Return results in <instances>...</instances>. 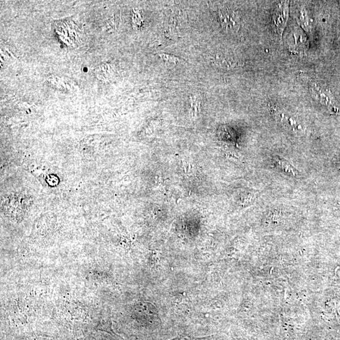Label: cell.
<instances>
[{
    "mask_svg": "<svg viewBox=\"0 0 340 340\" xmlns=\"http://www.w3.org/2000/svg\"><path fill=\"white\" fill-rule=\"evenodd\" d=\"M220 26L225 32H236L240 29V17L235 11L227 7H220L217 10Z\"/></svg>",
    "mask_w": 340,
    "mask_h": 340,
    "instance_id": "6da1fadb",
    "label": "cell"
},
{
    "mask_svg": "<svg viewBox=\"0 0 340 340\" xmlns=\"http://www.w3.org/2000/svg\"><path fill=\"white\" fill-rule=\"evenodd\" d=\"M288 1H281L276 5L272 16V27L279 37H282L288 17Z\"/></svg>",
    "mask_w": 340,
    "mask_h": 340,
    "instance_id": "7a4b0ae2",
    "label": "cell"
},
{
    "mask_svg": "<svg viewBox=\"0 0 340 340\" xmlns=\"http://www.w3.org/2000/svg\"><path fill=\"white\" fill-rule=\"evenodd\" d=\"M311 95L316 99L320 101L321 104L328 106V105L334 104L332 97H330L329 93L326 91L324 88L321 87L318 84L312 83L310 86Z\"/></svg>",
    "mask_w": 340,
    "mask_h": 340,
    "instance_id": "3957f363",
    "label": "cell"
},
{
    "mask_svg": "<svg viewBox=\"0 0 340 340\" xmlns=\"http://www.w3.org/2000/svg\"><path fill=\"white\" fill-rule=\"evenodd\" d=\"M215 62L220 67L231 69L237 67L238 62H236L233 58L227 56H217Z\"/></svg>",
    "mask_w": 340,
    "mask_h": 340,
    "instance_id": "277c9868",
    "label": "cell"
},
{
    "mask_svg": "<svg viewBox=\"0 0 340 340\" xmlns=\"http://www.w3.org/2000/svg\"><path fill=\"white\" fill-rule=\"evenodd\" d=\"M190 102H191V109L195 114H197L199 111V109H201L202 104V98L201 95L194 94L192 95L189 98ZM194 114V115H195Z\"/></svg>",
    "mask_w": 340,
    "mask_h": 340,
    "instance_id": "5b68a950",
    "label": "cell"
},
{
    "mask_svg": "<svg viewBox=\"0 0 340 340\" xmlns=\"http://www.w3.org/2000/svg\"><path fill=\"white\" fill-rule=\"evenodd\" d=\"M276 161L278 163V165L280 166L281 168H282L286 173L294 176L298 174L297 171L292 166L290 165V164L288 163L287 161L283 160V159H279L278 158L276 159Z\"/></svg>",
    "mask_w": 340,
    "mask_h": 340,
    "instance_id": "8992f818",
    "label": "cell"
},
{
    "mask_svg": "<svg viewBox=\"0 0 340 340\" xmlns=\"http://www.w3.org/2000/svg\"><path fill=\"white\" fill-rule=\"evenodd\" d=\"M299 22L301 23V26L304 29L308 30L309 29V20L308 15L304 9H301L299 11Z\"/></svg>",
    "mask_w": 340,
    "mask_h": 340,
    "instance_id": "52a82bcc",
    "label": "cell"
},
{
    "mask_svg": "<svg viewBox=\"0 0 340 340\" xmlns=\"http://www.w3.org/2000/svg\"><path fill=\"white\" fill-rule=\"evenodd\" d=\"M159 57L161 60L166 63H170V64L177 65L180 62V59L172 55H168V54L162 53L159 54Z\"/></svg>",
    "mask_w": 340,
    "mask_h": 340,
    "instance_id": "ba28073f",
    "label": "cell"
},
{
    "mask_svg": "<svg viewBox=\"0 0 340 340\" xmlns=\"http://www.w3.org/2000/svg\"></svg>",
    "mask_w": 340,
    "mask_h": 340,
    "instance_id": "9c48e42d",
    "label": "cell"
}]
</instances>
